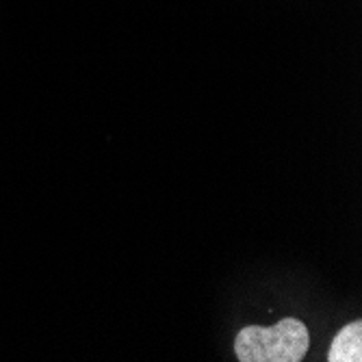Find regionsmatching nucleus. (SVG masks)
I'll use <instances>...</instances> for the list:
<instances>
[{"instance_id":"1","label":"nucleus","mask_w":362,"mask_h":362,"mask_svg":"<svg viewBox=\"0 0 362 362\" xmlns=\"http://www.w3.org/2000/svg\"><path fill=\"white\" fill-rule=\"evenodd\" d=\"M308 347V327L295 317L280 319L272 327L245 325L235 339V354L241 362H300Z\"/></svg>"},{"instance_id":"2","label":"nucleus","mask_w":362,"mask_h":362,"mask_svg":"<svg viewBox=\"0 0 362 362\" xmlns=\"http://www.w3.org/2000/svg\"><path fill=\"white\" fill-rule=\"evenodd\" d=\"M330 362H360L362 360V321H351L343 325L334 337L330 351Z\"/></svg>"}]
</instances>
